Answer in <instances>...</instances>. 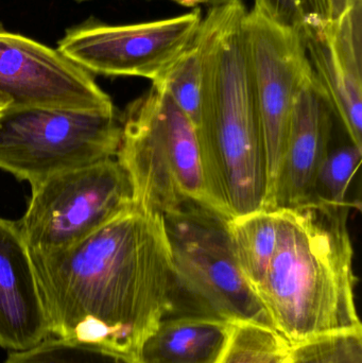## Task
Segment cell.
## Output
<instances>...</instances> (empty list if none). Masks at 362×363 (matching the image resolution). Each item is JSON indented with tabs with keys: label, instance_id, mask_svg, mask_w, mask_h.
Instances as JSON below:
<instances>
[{
	"label": "cell",
	"instance_id": "obj_24",
	"mask_svg": "<svg viewBox=\"0 0 362 363\" xmlns=\"http://www.w3.org/2000/svg\"><path fill=\"white\" fill-rule=\"evenodd\" d=\"M72 1L81 4V2L91 1V0H72ZM172 1L178 2V4L187 6V8H198L199 4H208V2L212 1V0H172Z\"/></svg>",
	"mask_w": 362,
	"mask_h": 363
},
{
	"label": "cell",
	"instance_id": "obj_26",
	"mask_svg": "<svg viewBox=\"0 0 362 363\" xmlns=\"http://www.w3.org/2000/svg\"><path fill=\"white\" fill-rule=\"evenodd\" d=\"M289 356H290V355H289ZM288 359H289V358H288ZM287 362H288V360H287V362H285V363H287Z\"/></svg>",
	"mask_w": 362,
	"mask_h": 363
},
{
	"label": "cell",
	"instance_id": "obj_1",
	"mask_svg": "<svg viewBox=\"0 0 362 363\" xmlns=\"http://www.w3.org/2000/svg\"><path fill=\"white\" fill-rule=\"evenodd\" d=\"M51 336L137 359L171 308L164 213L134 204L79 242L30 252Z\"/></svg>",
	"mask_w": 362,
	"mask_h": 363
},
{
	"label": "cell",
	"instance_id": "obj_3",
	"mask_svg": "<svg viewBox=\"0 0 362 363\" xmlns=\"http://www.w3.org/2000/svg\"><path fill=\"white\" fill-rule=\"evenodd\" d=\"M242 0H216L196 38L204 86L197 132L208 181L232 216L261 209L267 188L265 143L244 40Z\"/></svg>",
	"mask_w": 362,
	"mask_h": 363
},
{
	"label": "cell",
	"instance_id": "obj_9",
	"mask_svg": "<svg viewBox=\"0 0 362 363\" xmlns=\"http://www.w3.org/2000/svg\"><path fill=\"white\" fill-rule=\"evenodd\" d=\"M202 12L130 25L85 21L66 31L57 50L91 74L154 81L193 42Z\"/></svg>",
	"mask_w": 362,
	"mask_h": 363
},
{
	"label": "cell",
	"instance_id": "obj_11",
	"mask_svg": "<svg viewBox=\"0 0 362 363\" xmlns=\"http://www.w3.org/2000/svg\"><path fill=\"white\" fill-rule=\"evenodd\" d=\"M361 0L337 21L304 23L306 55L349 142L362 148Z\"/></svg>",
	"mask_w": 362,
	"mask_h": 363
},
{
	"label": "cell",
	"instance_id": "obj_17",
	"mask_svg": "<svg viewBox=\"0 0 362 363\" xmlns=\"http://www.w3.org/2000/svg\"><path fill=\"white\" fill-rule=\"evenodd\" d=\"M290 351V343L272 328L233 324L225 349L215 363H285Z\"/></svg>",
	"mask_w": 362,
	"mask_h": 363
},
{
	"label": "cell",
	"instance_id": "obj_20",
	"mask_svg": "<svg viewBox=\"0 0 362 363\" xmlns=\"http://www.w3.org/2000/svg\"><path fill=\"white\" fill-rule=\"evenodd\" d=\"M287 363H362V333L334 335L291 345Z\"/></svg>",
	"mask_w": 362,
	"mask_h": 363
},
{
	"label": "cell",
	"instance_id": "obj_16",
	"mask_svg": "<svg viewBox=\"0 0 362 363\" xmlns=\"http://www.w3.org/2000/svg\"><path fill=\"white\" fill-rule=\"evenodd\" d=\"M152 84L162 87L197 129L203 102L204 70L201 47L196 36Z\"/></svg>",
	"mask_w": 362,
	"mask_h": 363
},
{
	"label": "cell",
	"instance_id": "obj_4",
	"mask_svg": "<svg viewBox=\"0 0 362 363\" xmlns=\"http://www.w3.org/2000/svg\"><path fill=\"white\" fill-rule=\"evenodd\" d=\"M120 123L116 159L135 204L162 213L198 206L232 218L213 194L195 127L162 87L152 84L130 104Z\"/></svg>",
	"mask_w": 362,
	"mask_h": 363
},
{
	"label": "cell",
	"instance_id": "obj_22",
	"mask_svg": "<svg viewBox=\"0 0 362 363\" xmlns=\"http://www.w3.org/2000/svg\"><path fill=\"white\" fill-rule=\"evenodd\" d=\"M305 23H329V4L327 0H300Z\"/></svg>",
	"mask_w": 362,
	"mask_h": 363
},
{
	"label": "cell",
	"instance_id": "obj_8",
	"mask_svg": "<svg viewBox=\"0 0 362 363\" xmlns=\"http://www.w3.org/2000/svg\"><path fill=\"white\" fill-rule=\"evenodd\" d=\"M244 40L265 143L267 188L261 209L270 211L282 169L293 102L310 69L301 31L288 29L253 9Z\"/></svg>",
	"mask_w": 362,
	"mask_h": 363
},
{
	"label": "cell",
	"instance_id": "obj_23",
	"mask_svg": "<svg viewBox=\"0 0 362 363\" xmlns=\"http://www.w3.org/2000/svg\"><path fill=\"white\" fill-rule=\"evenodd\" d=\"M358 0H327L329 4V23L339 21Z\"/></svg>",
	"mask_w": 362,
	"mask_h": 363
},
{
	"label": "cell",
	"instance_id": "obj_10",
	"mask_svg": "<svg viewBox=\"0 0 362 363\" xmlns=\"http://www.w3.org/2000/svg\"><path fill=\"white\" fill-rule=\"evenodd\" d=\"M0 95L10 108L115 110L93 74L57 49L0 28Z\"/></svg>",
	"mask_w": 362,
	"mask_h": 363
},
{
	"label": "cell",
	"instance_id": "obj_6",
	"mask_svg": "<svg viewBox=\"0 0 362 363\" xmlns=\"http://www.w3.org/2000/svg\"><path fill=\"white\" fill-rule=\"evenodd\" d=\"M116 111L8 108L0 114V170L30 186L51 176L116 157Z\"/></svg>",
	"mask_w": 362,
	"mask_h": 363
},
{
	"label": "cell",
	"instance_id": "obj_19",
	"mask_svg": "<svg viewBox=\"0 0 362 363\" xmlns=\"http://www.w3.org/2000/svg\"><path fill=\"white\" fill-rule=\"evenodd\" d=\"M4 363H140L115 352L49 337L23 352H10Z\"/></svg>",
	"mask_w": 362,
	"mask_h": 363
},
{
	"label": "cell",
	"instance_id": "obj_2",
	"mask_svg": "<svg viewBox=\"0 0 362 363\" xmlns=\"http://www.w3.org/2000/svg\"><path fill=\"white\" fill-rule=\"evenodd\" d=\"M353 207L314 201L276 211V254L253 291L272 328L291 345L362 333L348 224Z\"/></svg>",
	"mask_w": 362,
	"mask_h": 363
},
{
	"label": "cell",
	"instance_id": "obj_14",
	"mask_svg": "<svg viewBox=\"0 0 362 363\" xmlns=\"http://www.w3.org/2000/svg\"><path fill=\"white\" fill-rule=\"evenodd\" d=\"M231 324L200 318H166L142 343L140 363H215Z\"/></svg>",
	"mask_w": 362,
	"mask_h": 363
},
{
	"label": "cell",
	"instance_id": "obj_13",
	"mask_svg": "<svg viewBox=\"0 0 362 363\" xmlns=\"http://www.w3.org/2000/svg\"><path fill=\"white\" fill-rule=\"evenodd\" d=\"M51 337L18 221L0 217V347L23 352Z\"/></svg>",
	"mask_w": 362,
	"mask_h": 363
},
{
	"label": "cell",
	"instance_id": "obj_15",
	"mask_svg": "<svg viewBox=\"0 0 362 363\" xmlns=\"http://www.w3.org/2000/svg\"><path fill=\"white\" fill-rule=\"evenodd\" d=\"M227 230L238 267L253 289L265 277L276 254V211L259 209L234 216L227 220Z\"/></svg>",
	"mask_w": 362,
	"mask_h": 363
},
{
	"label": "cell",
	"instance_id": "obj_18",
	"mask_svg": "<svg viewBox=\"0 0 362 363\" xmlns=\"http://www.w3.org/2000/svg\"><path fill=\"white\" fill-rule=\"evenodd\" d=\"M362 148L349 142L331 149L321 165L315 182L314 201L344 206L349 202L348 191L353 177L361 163ZM312 201V202H314Z\"/></svg>",
	"mask_w": 362,
	"mask_h": 363
},
{
	"label": "cell",
	"instance_id": "obj_5",
	"mask_svg": "<svg viewBox=\"0 0 362 363\" xmlns=\"http://www.w3.org/2000/svg\"><path fill=\"white\" fill-rule=\"evenodd\" d=\"M164 218L174 264L171 308L166 318L272 328L236 262L227 219L198 206L183 207Z\"/></svg>",
	"mask_w": 362,
	"mask_h": 363
},
{
	"label": "cell",
	"instance_id": "obj_7",
	"mask_svg": "<svg viewBox=\"0 0 362 363\" xmlns=\"http://www.w3.org/2000/svg\"><path fill=\"white\" fill-rule=\"evenodd\" d=\"M134 204L129 174L116 157H108L32 187L18 224L29 251L47 253L86 238Z\"/></svg>",
	"mask_w": 362,
	"mask_h": 363
},
{
	"label": "cell",
	"instance_id": "obj_25",
	"mask_svg": "<svg viewBox=\"0 0 362 363\" xmlns=\"http://www.w3.org/2000/svg\"><path fill=\"white\" fill-rule=\"evenodd\" d=\"M11 102L4 96L0 95V114L6 108H10Z\"/></svg>",
	"mask_w": 362,
	"mask_h": 363
},
{
	"label": "cell",
	"instance_id": "obj_21",
	"mask_svg": "<svg viewBox=\"0 0 362 363\" xmlns=\"http://www.w3.org/2000/svg\"><path fill=\"white\" fill-rule=\"evenodd\" d=\"M255 9L288 29L301 31L305 23L300 0H255Z\"/></svg>",
	"mask_w": 362,
	"mask_h": 363
},
{
	"label": "cell",
	"instance_id": "obj_12",
	"mask_svg": "<svg viewBox=\"0 0 362 363\" xmlns=\"http://www.w3.org/2000/svg\"><path fill=\"white\" fill-rule=\"evenodd\" d=\"M333 108L310 67L293 102L286 150L270 211L314 201L315 182L331 150Z\"/></svg>",
	"mask_w": 362,
	"mask_h": 363
}]
</instances>
